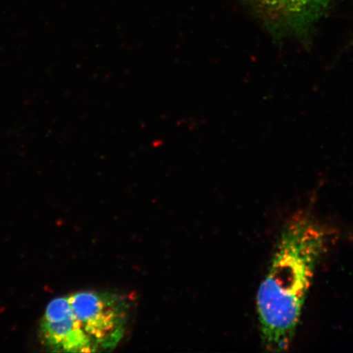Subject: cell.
I'll list each match as a JSON object with an SVG mask.
<instances>
[{
	"label": "cell",
	"mask_w": 353,
	"mask_h": 353,
	"mask_svg": "<svg viewBox=\"0 0 353 353\" xmlns=\"http://www.w3.org/2000/svg\"><path fill=\"white\" fill-rule=\"evenodd\" d=\"M328 240L326 228L307 212H299L285 225L257 295L262 342L268 351L285 352L292 343Z\"/></svg>",
	"instance_id": "cell-1"
},
{
	"label": "cell",
	"mask_w": 353,
	"mask_h": 353,
	"mask_svg": "<svg viewBox=\"0 0 353 353\" xmlns=\"http://www.w3.org/2000/svg\"><path fill=\"white\" fill-rule=\"evenodd\" d=\"M130 308L125 297L109 291H79L54 299L39 323V339L52 352L112 351L125 336Z\"/></svg>",
	"instance_id": "cell-2"
},
{
	"label": "cell",
	"mask_w": 353,
	"mask_h": 353,
	"mask_svg": "<svg viewBox=\"0 0 353 353\" xmlns=\"http://www.w3.org/2000/svg\"><path fill=\"white\" fill-rule=\"evenodd\" d=\"M277 41L296 39L310 46L316 26L330 0H241Z\"/></svg>",
	"instance_id": "cell-3"
},
{
	"label": "cell",
	"mask_w": 353,
	"mask_h": 353,
	"mask_svg": "<svg viewBox=\"0 0 353 353\" xmlns=\"http://www.w3.org/2000/svg\"><path fill=\"white\" fill-rule=\"evenodd\" d=\"M352 46H353V39H352V41H351V43L350 44H348V47H352Z\"/></svg>",
	"instance_id": "cell-4"
}]
</instances>
